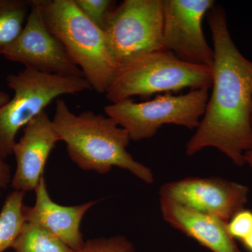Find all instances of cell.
<instances>
[{
	"instance_id": "cell-1",
	"label": "cell",
	"mask_w": 252,
	"mask_h": 252,
	"mask_svg": "<svg viewBox=\"0 0 252 252\" xmlns=\"http://www.w3.org/2000/svg\"><path fill=\"white\" fill-rule=\"evenodd\" d=\"M207 14L215 52L212 92L186 154L192 157L214 147L242 167L252 148V61L235 45L225 9L215 5Z\"/></svg>"
},
{
	"instance_id": "cell-2",
	"label": "cell",
	"mask_w": 252,
	"mask_h": 252,
	"mask_svg": "<svg viewBox=\"0 0 252 252\" xmlns=\"http://www.w3.org/2000/svg\"><path fill=\"white\" fill-rule=\"evenodd\" d=\"M52 123L71 160L82 170L107 174L117 167L145 183H153L151 169L126 150L131 140L129 134L112 118L93 111L76 114L60 97L56 99Z\"/></svg>"
},
{
	"instance_id": "cell-3",
	"label": "cell",
	"mask_w": 252,
	"mask_h": 252,
	"mask_svg": "<svg viewBox=\"0 0 252 252\" xmlns=\"http://www.w3.org/2000/svg\"><path fill=\"white\" fill-rule=\"evenodd\" d=\"M50 31L62 43L93 90L105 94L119 73L104 31L91 22L74 0H41Z\"/></svg>"
},
{
	"instance_id": "cell-4",
	"label": "cell",
	"mask_w": 252,
	"mask_h": 252,
	"mask_svg": "<svg viewBox=\"0 0 252 252\" xmlns=\"http://www.w3.org/2000/svg\"><path fill=\"white\" fill-rule=\"evenodd\" d=\"M6 84L14 96L0 107V158L13 155L18 132L64 94L93 90L84 77H63L25 68L10 74Z\"/></svg>"
},
{
	"instance_id": "cell-5",
	"label": "cell",
	"mask_w": 252,
	"mask_h": 252,
	"mask_svg": "<svg viewBox=\"0 0 252 252\" xmlns=\"http://www.w3.org/2000/svg\"><path fill=\"white\" fill-rule=\"evenodd\" d=\"M212 85L211 67L184 62L170 51L162 50L121 69L104 94L114 103L134 96L148 98L154 94L185 89H210Z\"/></svg>"
},
{
	"instance_id": "cell-6",
	"label": "cell",
	"mask_w": 252,
	"mask_h": 252,
	"mask_svg": "<svg viewBox=\"0 0 252 252\" xmlns=\"http://www.w3.org/2000/svg\"><path fill=\"white\" fill-rule=\"evenodd\" d=\"M209 90L195 89L180 95L167 93L142 102L123 99L105 106L104 112L127 131L131 140H147L165 124L197 129L205 114Z\"/></svg>"
},
{
	"instance_id": "cell-7",
	"label": "cell",
	"mask_w": 252,
	"mask_h": 252,
	"mask_svg": "<svg viewBox=\"0 0 252 252\" xmlns=\"http://www.w3.org/2000/svg\"><path fill=\"white\" fill-rule=\"evenodd\" d=\"M162 0H124L104 29L114 62L121 69L164 50Z\"/></svg>"
},
{
	"instance_id": "cell-8",
	"label": "cell",
	"mask_w": 252,
	"mask_h": 252,
	"mask_svg": "<svg viewBox=\"0 0 252 252\" xmlns=\"http://www.w3.org/2000/svg\"><path fill=\"white\" fill-rule=\"evenodd\" d=\"M3 56L26 69L63 77H84L50 31L43 16L41 0H32L31 11L22 32Z\"/></svg>"
},
{
	"instance_id": "cell-9",
	"label": "cell",
	"mask_w": 252,
	"mask_h": 252,
	"mask_svg": "<svg viewBox=\"0 0 252 252\" xmlns=\"http://www.w3.org/2000/svg\"><path fill=\"white\" fill-rule=\"evenodd\" d=\"M164 50L184 62L212 67L215 52L204 35V16L212 0H162Z\"/></svg>"
},
{
	"instance_id": "cell-10",
	"label": "cell",
	"mask_w": 252,
	"mask_h": 252,
	"mask_svg": "<svg viewBox=\"0 0 252 252\" xmlns=\"http://www.w3.org/2000/svg\"><path fill=\"white\" fill-rule=\"evenodd\" d=\"M250 189L220 177H188L160 187V199L228 222L245 208Z\"/></svg>"
},
{
	"instance_id": "cell-11",
	"label": "cell",
	"mask_w": 252,
	"mask_h": 252,
	"mask_svg": "<svg viewBox=\"0 0 252 252\" xmlns=\"http://www.w3.org/2000/svg\"><path fill=\"white\" fill-rule=\"evenodd\" d=\"M60 142L46 111L23 128V135L13 149L16 167L11 187L16 190H34L44 175L50 154Z\"/></svg>"
},
{
	"instance_id": "cell-12",
	"label": "cell",
	"mask_w": 252,
	"mask_h": 252,
	"mask_svg": "<svg viewBox=\"0 0 252 252\" xmlns=\"http://www.w3.org/2000/svg\"><path fill=\"white\" fill-rule=\"evenodd\" d=\"M34 191L36 201L34 206L24 205L23 209L26 222L46 230L74 251L82 248L85 240L80 230L81 220L88 210L99 200L74 206H63L55 203L49 195L44 176Z\"/></svg>"
},
{
	"instance_id": "cell-13",
	"label": "cell",
	"mask_w": 252,
	"mask_h": 252,
	"mask_svg": "<svg viewBox=\"0 0 252 252\" xmlns=\"http://www.w3.org/2000/svg\"><path fill=\"white\" fill-rule=\"evenodd\" d=\"M162 219L212 252H241L227 230V222L160 199Z\"/></svg>"
},
{
	"instance_id": "cell-14",
	"label": "cell",
	"mask_w": 252,
	"mask_h": 252,
	"mask_svg": "<svg viewBox=\"0 0 252 252\" xmlns=\"http://www.w3.org/2000/svg\"><path fill=\"white\" fill-rule=\"evenodd\" d=\"M25 192L14 190L6 196L0 212V252L12 248L26 223Z\"/></svg>"
},
{
	"instance_id": "cell-15",
	"label": "cell",
	"mask_w": 252,
	"mask_h": 252,
	"mask_svg": "<svg viewBox=\"0 0 252 252\" xmlns=\"http://www.w3.org/2000/svg\"><path fill=\"white\" fill-rule=\"evenodd\" d=\"M31 3L32 0H0V56L22 32Z\"/></svg>"
},
{
	"instance_id": "cell-16",
	"label": "cell",
	"mask_w": 252,
	"mask_h": 252,
	"mask_svg": "<svg viewBox=\"0 0 252 252\" xmlns=\"http://www.w3.org/2000/svg\"><path fill=\"white\" fill-rule=\"evenodd\" d=\"M12 248L14 252H74L54 235L29 222H26Z\"/></svg>"
},
{
	"instance_id": "cell-17",
	"label": "cell",
	"mask_w": 252,
	"mask_h": 252,
	"mask_svg": "<svg viewBox=\"0 0 252 252\" xmlns=\"http://www.w3.org/2000/svg\"><path fill=\"white\" fill-rule=\"evenodd\" d=\"M80 9L91 22L104 31L106 24L117 1L113 0H74Z\"/></svg>"
},
{
	"instance_id": "cell-18",
	"label": "cell",
	"mask_w": 252,
	"mask_h": 252,
	"mask_svg": "<svg viewBox=\"0 0 252 252\" xmlns=\"http://www.w3.org/2000/svg\"><path fill=\"white\" fill-rule=\"evenodd\" d=\"M74 252H136L135 246L122 235L89 239Z\"/></svg>"
},
{
	"instance_id": "cell-19",
	"label": "cell",
	"mask_w": 252,
	"mask_h": 252,
	"mask_svg": "<svg viewBox=\"0 0 252 252\" xmlns=\"http://www.w3.org/2000/svg\"><path fill=\"white\" fill-rule=\"evenodd\" d=\"M226 227L232 238L242 241L252 233V210H240L227 222Z\"/></svg>"
},
{
	"instance_id": "cell-20",
	"label": "cell",
	"mask_w": 252,
	"mask_h": 252,
	"mask_svg": "<svg viewBox=\"0 0 252 252\" xmlns=\"http://www.w3.org/2000/svg\"><path fill=\"white\" fill-rule=\"evenodd\" d=\"M12 177L11 166L4 159L0 158V198L3 190L7 189L11 185Z\"/></svg>"
},
{
	"instance_id": "cell-21",
	"label": "cell",
	"mask_w": 252,
	"mask_h": 252,
	"mask_svg": "<svg viewBox=\"0 0 252 252\" xmlns=\"http://www.w3.org/2000/svg\"><path fill=\"white\" fill-rule=\"evenodd\" d=\"M240 242L247 251L252 252V233Z\"/></svg>"
},
{
	"instance_id": "cell-22",
	"label": "cell",
	"mask_w": 252,
	"mask_h": 252,
	"mask_svg": "<svg viewBox=\"0 0 252 252\" xmlns=\"http://www.w3.org/2000/svg\"><path fill=\"white\" fill-rule=\"evenodd\" d=\"M10 99H11V97L7 93L0 91V107L9 102Z\"/></svg>"
},
{
	"instance_id": "cell-23",
	"label": "cell",
	"mask_w": 252,
	"mask_h": 252,
	"mask_svg": "<svg viewBox=\"0 0 252 252\" xmlns=\"http://www.w3.org/2000/svg\"><path fill=\"white\" fill-rule=\"evenodd\" d=\"M245 164H248L249 166L252 169V148L245 154Z\"/></svg>"
}]
</instances>
